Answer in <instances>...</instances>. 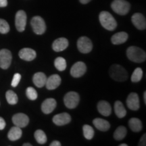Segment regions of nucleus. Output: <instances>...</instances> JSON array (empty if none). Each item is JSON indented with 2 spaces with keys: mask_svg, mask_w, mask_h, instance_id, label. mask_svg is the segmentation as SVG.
Returning <instances> with one entry per match:
<instances>
[{
  "mask_svg": "<svg viewBox=\"0 0 146 146\" xmlns=\"http://www.w3.org/2000/svg\"><path fill=\"white\" fill-rule=\"evenodd\" d=\"M127 56L131 61L136 63L143 62L146 59L145 51L136 46H131L127 49Z\"/></svg>",
  "mask_w": 146,
  "mask_h": 146,
  "instance_id": "obj_1",
  "label": "nucleus"
},
{
  "mask_svg": "<svg viewBox=\"0 0 146 146\" xmlns=\"http://www.w3.org/2000/svg\"><path fill=\"white\" fill-rule=\"evenodd\" d=\"M109 74L112 79L118 82L125 81L128 78V73L127 70L119 64L112 65L110 68Z\"/></svg>",
  "mask_w": 146,
  "mask_h": 146,
  "instance_id": "obj_2",
  "label": "nucleus"
},
{
  "mask_svg": "<svg viewBox=\"0 0 146 146\" xmlns=\"http://www.w3.org/2000/svg\"><path fill=\"white\" fill-rule=\"evenodd\" d=\"M100 22L104 28L108 31H114L117 27V23L112 14L103 11L100 14Z\"/></svg>",
  "mask_w": 146,
  "mask_h": 146,
  "instance_id": "obj_3",
  "label": "nucleus"
},
{
  "mask_svg": "<svg viewBox=\"0 0 146 146\" xmlns=\"http://www.w3.org/2000/svg\"><path fill=\"white\" fill-rule=\"evenodd\" d=\"M111 8L116 14L125 15L130 10L131 5L125 0H114L111 4Z\"/></svg>",
  "mask_w": 146,
  "mask_h": 146,
  "instance_id": "obj_4",
  "label": "nucleus"
},
{
  "mask_svg": "<svg viewBox=\"0 0 146 146\" xmlns=\"http://www.w3.org/2000/svg\"><path fill=\"white\" fill-rule=\"evenodd\" d=\"M79 95L74 91H70L65 95L64 98V104L69 109L75 108L79 103Z\"/></svg>",
  "mask_w": 146,
  "mask_h": 146,
  "instance_id": "obj_5",
  "label": "nucleus"
},
{
  "mask_svg": "<svg viewBox=\"0 0 146 146\" xmlns=\"http://www.w3.org/2000/svg\"><path fill=\"white\" fill-rule=\"evenodd\" d=\"M31 27L34 33L36 35H42L45 32L46 30V25L44 20L40 16H35L32 18Z\"/></svg>",
  "mask_w": 146,
  "mask_h": 146,
  "instance_id": "obj_6",
  "label": "nucleus"
},
{
  "mask_svg": "<svg viewBox=\"0 0 146 146\" xmlns=\"http://www.w3.org/2000/svg\"><path fill=\"white\" fill-rule=\"evenodd\" d=\"M77 48L83 54H88L92 50L93 43L87 36H81L77 41Z\"/></svg>",
  "mask_w": 146,
  "mask_h": 146,
  "instance_id": "obj_7",
  "label": "nucleus"
},
{
  "mask_svg": "<svg viewBox=\"0 0 146 146\" xmlns=\"http://www.w3.org/2000/svg\"><path fill=\"white\" fill-rule=\"evenodd\" d=\"M12 53L10 50L6 49L0 50V68L8 69L12 62Z\"/></svg>",
  "mask_w": 146,
  "mask_h": 146,
  "instance_id": "obj_8",
  "label": "nucleus"
},
{
  "mask_svg": "<svg viewBox=\"0 0 146 146\" xmlns=\"http://www.w3.org/2000/svg\"><path fill=\"white\" fill-rule=\"evenodd\" d=\"M15 25L18 31L23 32L25 30L27 25V14L25 11L19 10L16 14Z\"/></svg>",
  "mask_w": 146,
  "mask_h": 146,
  "instance_id": "obj_9",
  "label": "nucleus"
},
{
  "mask_svg": "<svg viewBox=\"0 0 146 146\" xmlns=\"http://www.w3.org/2000/svg\"><path fill=\"white\" fill-rule=\"evenodd\" d=\"M87 71V66L83 62H77L70 69V74L73 77L78 78L85 74Z\"/></svg>",
  "mask_w": 146,
  "mask_h": 146,
  "instance_id": "obj_10",
  "label": "nucleus"
},
{
  "mask_svg": "<svg viewBox=\"0 0 146 146\" xmlns=\"http://www.w3.org/2000/svg\"><path fill=\"white\" fill-rule=\"evenodd\" d=\"M14 125L20 128L27 127L29 125V118L28 116L23 113H18L14 114L12 117Z\"/></svg>",
  "mask_w": 146,
  "mask_h": 146,
  "instance_id": "obj_11",
  "label": "nucleus"
},
{
  "mask_svg": "<svg viewBox=\"0 0 146 146\" xmlns=\"http://www.w3.org/2000/svg\"><path fill=\"white\" fill-rule=\"evenodd\" d=\"M131 21L134 26L139 30H144L146 28V20L142 14L135 13L131 17Z\"/></svg>",
  "mask_w": 146,
  "mask_h": 146,
  "instance_id": "obj_12",
  "label": "nucleus"
},
{
  "mask_svg": "<svg viewBox=\"0 0 146 146\" xmlns=\"http://www.w3.org/2000/svg\"><path fill=\"white\" fill-rule=\"evenodd\" d=\"M127 105L131 110L136 111L139 108V98L136 93H131L127 99Z\"/></svg>",
  "mask_w": 146,
  "mask_h": 146,
  "instance_id": "obj_13",
  "label": "nucleus"
},
{
  "mask_svg": "<svg viewBox=\"0 0 146 146\" xmlns=\"http://www.w3.org/2000/svg\"><path fill=\"white\" fill-rule=\"evenodd\" d=\"M71 121L70 115L66 112L57 114L53 118V122L55 125L58 126H63L70 123Z\"/></svg>",
  "mask_w": 146,
  "mask_h": 146,
  "instance_id": "obj_14",
  "label": "nucleus"
},
{
  "mask_svg": "<svg viewBox=\"0 0 146 146\" xmlns=\"http://www.w3.org/2000/svg\"><path fill=\"white\" fill-rule=\"evenodd\" d=\"M56 105H57V103L54 99H53V98L46 99L41 104L42 112L45 114H50L56 108Z\"/></svg>",
  "mask_w": 146,
  "mask_h": 146,
  "instance_id": "obj_15",
  "label": "nucleus"
},
{
  "mask_svg": "<svg viewBox=\"0 0 146 146\" xmlns=\"http://www.w3.org/2000/svg\"><path fill=\"white\" fill-rule=\"evenodd\" d=\"M60 83H61L60 76L58 74H52L48 78H47L45 85L48 90H54L59 87Z\"/></svg>",
  "mask_w": 146,
  "mask_h": 146,
  "instance_id": "obj_16",
  "label": "nucleus"
},
{
  "mask_svg": "<svg viewBox=\"0 0 146 146\" xmlns=\"http://www.w3.org/2000/svg\"><path fill=\"white\" fill-rule=\"evenodd\" d=\"M19 57L22 60L30 62L36 58V52L31 48H23L18 53Z\"/></svg>",
  "mask_w": 146,
  "mask_h": 146,
  "instance_id": "obj_17",
  "label": "nucleus"
},
{
  "mask_svg": "<svg viewBox=\"0 0 146 146\" xmlns=\"http://www.w3.org/2000/svg\"><path fill=\"white\" fill-rule=\"evenodd\" d=\"M68 46V41L66 38L61 37L56 39L52 44V48L55 52H62Z\"/></svg>",
  "mask_w": 146,
  "mask_h": 146,
  "instance_id": "obj_18",
  "label": "nucleus"
},
{
  "mask_svg": "<svg viewBox=\"0 0 146 146\" xmlns=\"http://www.w3.org/2000/svg\"><path fill=\"white\" fill-rule=\"evenodd\" d=\"M98 112L104 116H108L112 112V108L108 102L106 101H100L98 104Z\"/></svg>",
  "mask_w": 146,
  "mask_h": 146,
  "instance_id": "obj_19",
  "label": "nucleus"
},
{
  "mask_svg": "<svg viewBox=\"0 0 146 146\" xmlns=\"http://www.w3.org/2000/svg\"><path fill=\"white\" fill-rule=\"evenodd\" d=\"M47 81L46 75L43 72H36L34 74L33 77V81L35 86H36L39 88L43 87L44 85H45Z\"/></svg>",
  "mask_w": 146,
  "mask_h": 146,
  "instance_id": "obj_20",
  "label": "nucleus"
},
{
  "mask_svg": "<svg viewBox=\"0 0 146 146\" xmlns=\"http://www.w3.org/2000/svg\"><path fill=\"white\" fill-rule=\"evenodd\" d=\"M129 35L125 32H119L114 34L111 38V41L114 45L123 44L127 41Z\"/></svg>",
  "mask_w": 146,
  "mask_h": 146,
  "instance_id": "obj_21",
  "label": "nucleus"
},
{
  "mask_svg": "<svg viewBox=\"0 0 146 146\" xmlns=\"http://www.w3.org/2000/svg\"><path fill=\"white\" fill-rule=\"evenodd\" d=\"M93 124L94 125L95 127L101 131H107L110 128L109 122L102 118H95L93 120Z\"/></svg>",
  "mask_w": 146,
  "mask_h": 146,
  "instance_id": "obj_22",
  "label": "nucleus"
},
{
  "mask_svg": "<svg viewBox=\"0 0 146 146\" xmlns=\"http://www.w3.org/2000/svg\"><path fill=\"white\" fill-rule=\"evenodd\" d=\"M22 135H23V132L21 128L15 126L11 128L10 130L9 131L8 137L10 141H16L21 137Z\"/></svg>",
  "mask_w": 146,
  "mask_h": 146,
  "instance_id": "obj_23",
  "label": "nucleus"
},
{
  "mask_svg": "<svg viewBox=\"0 0 146 146\" xmlns=\"http://www.w3.org/2000/svg\"><path fill=\"white\" fill-rule=\"evenodd\" d=\"M114 112L116 116L119 118H124L127 114L125 108L124 107L123 103L120 101H116L114 103Z\"/></svg>",
  "mask_w": 146,
  "mask_h": 146,
  "instance_id": "obj_24",
  "label": "nucleus"
},
{
  "mask_svg": "<svg viewBox=\"0 0 146 146\" xmlns=\"http://www.w3.org/2000/svg\"><path fill=\"white\" fill-rule=\"evenodd\" d=\"M129 125L131 131L135 133L141 131L142 127H143L141 121L137 118H131L129 121Z\"/></svg>",
  "mask_w": 146,
  "mask_h": 146,
  "instance_id": "obj_25",
  "label": "nucleus"
},
{
  "mask_svg": "<svg viewBox=\"0 0 146 146\" xmlns=\"http://www.w3.org/2000/svg\"><path fill=\"white\" fill-rule=\"evenodd\" d=\"M127 129L124 126H120L114 133V138L116 141H120V140L123 139L127 135Z\"/></svg>",
  "mask_w": 146,
  "mask_h": 146,
  "instance_id": "obj_26",
  "label": "nucleus"
},
{
  "mask_svg": "<svg viewBox=\"0 0 146 146\" xmlns=\"http://www.w3.org/2000/svg\"><path fill=\"white\" fill-rule=\"evenodd\" d=\"M36 142L39 144H44L47 142V136L44 133V131L39 129V130H36L34 134Z\"/></svg>",
  "mask_w": 146,
  "mask_h": 146,
  "instance_id": "obj_27",
  "label": "nucleus"
},
{
  "mask_svg": "<svg viewBox=\"0 0 146 146\" xmlns=\"http://www.w3.org/2000/svg\"><path fill=\"white\" fill-rule=\"evenodd\" d=\"M5 98L9 104L15 105L18 103V96L13 91L9 90L7 91L5 94Z\"/></svg>",
  "mask_w": 146,
  "mask_h": 146,
  "instance_id": "obj_28",
  "label": "nucleus"
},
{
  "mask_svg": "<svg viewBox=\"0 0 146 146\" xmlns=\"http://www.w3.org/2000/svg\"><path fill=\"white\" fill-rule=\"evenodd\" d=\"M55 67L59 71H63L66 68V62L62 57H58L54 61Z\"/></svg>",
  "mask_w": 146,
  "mask_h": 146,
  "instance_id": "obj_29",
  "label": "nucleus"
},
{
  "mask_svg": "<svg viewBox=\"0 0 146 146\" xmlns=\"http://www.w3.org/2000/svg\"><path fill=\"white\" fill-rule=\"evenodd\" d=\"M83 135L87 139L91 140L92 139L94 136V130L91 126L85 125L83 127Z\"/></svg>",
  "mask_w": 146,
  "mask_h": 146,
  "instance_id": "obj_30",
  "label": "nucleus"
},
{
  "mask_svg": "<svg viewBox=\"0 0 146 146\" xmlns=\"http://www.w3.org/2000/svg\"><path fill=\"white\" fill-rule=\"evenodd\" d=\"M143 76V70L141 68H137L131 75V80L133 83H137L141 81Z\"/></svg>",
  "mask_w": 146,
  "mask_h": 146,
  "instance_id": "obj_31",
  "label": "nucleus"
},
{
  "mask_svg": "<svg viewBox=\"0 0 146 146\" xmlns=\"http://www.w3.org/2000/svg\"><path fill=\"white\" fill-rule=\"evenodd\" d=\"M26 95L30 100H35L37 98V92L33 87H28L26 91Z\"/></svg>",
  "mask_w": 146,
  "mask_h": 146,
  "instance_id": "obj_32",
  "label": "nucleus"
},
{
  "mask_svg": "<svg viewBox=\"0 0 146 146\" xmlns=\"http://www.w3.org/2000/svg\"><path fill=\"white\" fill-rule=\"evenodd\" d=\"M10 31V26L5 20L0 18V33L6 34Z\"/></svg>",
  "mask_w": 146,
  "mask_h": 146,
  "instance_id": "obj_33",
  "label": "nucleus"
},
{
  "mask_svg": "<svg viewBox=\"0 0 146 146\" xmlns=\"http://www.w3.org/2000/svg\"><path fill=\"white\" fill-rule=\"evenodd\" d=\"M21 75L19 74V73H16L13 76V78H12V86L14 87H16L17 85L19 84L20 81H21Z\"/></svg>",
  "mask_w": 146,
  "mask_h": 146,
  "instance_id": "obj_34",
  "label": "nucleus"
},
{
  "mask_svg": "<svg viewBox=\"0 0 146 146\" xmlns=\"http://www.w3.org/2000/svg\"><path fill=\"white\" fill-rule=\"evenodd\" d=\"M146 135L144 134L143 136L141 137V139L139 141V145L140 146H145L146 145Z\"/></svg>",
  "mask_w": 146,
  "mask_h": 146,
  "instance_id": "obj_35",
  "label": "nucleus"
},
{
  "mask_svg": "<svg viewBox=\"0 0 146 146\" xmlns=\"http://www.w3.org/2000/svg\"><path fill=\"white\" fill-rule=\"evenodd\" d=\"M5 125H6V124H5L4 119H3V118L0 117V130H3V129H4V128L5 127Z\"/></svg>",
  "mask_w": 146,
  "mask_h": 146,
  "instance_id": "obj_36",
  "label": "nucleus"
},
{
  "mask_svg": "<svg viewBox=\"0 0 146 146\" xmlns=\"http://www.w3.org/2000/svg\"><path fill=\"white\" fill-rule=\"evenodd\" d=\"M8 5V1L7 0H0V7L3 8V7H6Z\"/></svg>",
  "mask_w": 146,
  "mask_h": 146,
  "instance_id": "obj_37",
  "label": "nucleus"
},
{
  "mask_svg": "<svg viewBox=\"0 0 146 146\" xmlns=\"http://www.w3.org/2000/svg\"><path fill=\"white\" fill-rule=\"evenodd\" d=\"M50 146H61V143L58 141H54L50 143Z\"/></svg>",
  "mask_w": 146,
  "mask_h": 146,
  "instance_id": "obj_38",
  "label": "nucleus"
},
{
  "mask_svg": "<svg viewBox=\"0 0 146 146\" xmlns=\"http://www.w3.org/2000/svg\"><path fill=\"white\" fill-rule=\"evenodd\" d=\"M80 2L81 3H83V4H87V3H88L89 1H91V0H79Z\"/></svg>",
  "mask_w": 146,
  "mask_h": 146,
  "instance_id": "obj_39",
  "label": "nucleus"
},
{
  "mask_svg": "<svg viewBox=\"0 0 146 146\" xmlns=\"http://www.w3.org/2000/svg\"><path fill=\"white\" fill-rule=\"evenodd\" d=\"M143 99H144V102H145V104H146V91H144Z\"/></svg>",
  "mask_w": 146,
  "mask_h": 146,
  "instance_id": "obj_40",
  "label": "nucleus"
},
{
  "mask_svg": "<svg viewBox=\"0 0 146 146\" xmlns=\"http://www.w3.org/2000/svg\"><path fill=\"white\" fill-rule=\"evenodd\" d=\"M23 146H32V145L31 143H24Z\"/></svg>",
  "mask_w": 146,
  "mask_h": 146,
  "instance_id": "obj_41",
  "label": "nucleus"
},
{
  "mask_svg": "<svg viewBox=\"0 0 146 146\" xmlns=\"http://www.w3.org/2000/svg\"><path fill=\"white\" fill-rule=\"evenodd\" d=\"M127 145H128L127 144H126V143H122L119 145V146H127Z\"/></svg>",
  "mask_w": 146,
  "mask_h": 146,
  "instance_id": "obj_42",
  "label": "nucleus"
}]
</instances>
